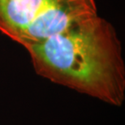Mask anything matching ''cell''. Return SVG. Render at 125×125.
<instances>
[{"label": "cell", "instance_id": "6da1fadb", "mask_svg": "<svg viewBox=\"0 0 125 125\" xmlns=\"http://www.w3.org/2000/svg\"><path fill=\"white\" fill-rule=\"evenodd\" d=\"M26 51L39 76L111 106L123 105L122 44L115 27L98 15L81 20Z\"/></svg>", "mask_w": 125, "mask_h": 125}, {"label": "cell", "instance_id": "7a4b0ae2", "mask_svg": "<svg viewBox=\"0 0 125 125\" xmlns=\"http://www.w3.org/2000/svg\"><path fill=\"white\" fill-rule=\"evenodd\" d=\"M95 15V0H0V32L26 49Z\"/></svg>", "mask_w": 125, "mask_h": 125}]
</instances>
